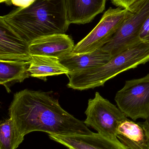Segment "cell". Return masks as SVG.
<instances>
[{"mask_svg":"<svg viewBox=\"0 0 149 149\" xmlns=\"http://www.w3.org/2000/svg\"><path fill=\"white\" fill-rule=\"evenodd\" d=\"M24 139L16 129L11 118L1 123L0 149H16Z\"/></svg>","mask_w":149,"mask_h":149,"instance_id":"16","label":"cell"},{"mask_svg":"<svg viewBox=\"0 0 149 149\" xmlns=\"http://www.w3.org/2000/svg\"><path fill=\"white\" fill-rule=\"evenodd\" d=\"M139 38L142 42L149 43V16L142 27Z\"/></svg>","mask_w":149,"mask_h":149,"instance_id":"17","label":"cell"},{"mask_svg":"<svg viewBox=\"0 0 149 149\" xmlns=\"http://www.w3.org/2000/svg\"><path fill=\"white\" fill-rule=\"evenodd\" d=\"M29 45L0 21V60L29 62Z\"/></svg>","mask_w":149,"mask_h":149,"instance_id":"10","label":"cell"},{"mask_svg":"<svg viewBox=\"0 0 149 149\" xmlns=\"http://www.w3.org/2000/svg\"><path fill=\"white\" fill-rule=\"evenodd\" d=\"M0 21L29 44L43 37L65 34L70 24L65 0H35L1 16Z\"/></svg>","mask_w":149,"mask_h":149,"instance_id":"2","label":"cell"},{"mask_svg":"<svg viewBox=\"0 0 149 149\" xmlns=\"http://www.w3.org/2000/svg\"><path fill=\"white\" fill-rule=\"evenodd\" d=\"M74 42L66 34H55L38 38L29 45L32 56H47L59 58L71 53Z\"/></svg>","mask_w":149,"mask_h":149,"instance_id":"9","label":"cell"},{"mask_svg":"<svg viewBox=\"0 0 149 149\" xmlns=\"http://www.w3.org/2000/svg\"><path fill=\"white\" fill-rule=\"evenodd\" d=\"M11 0H0V3H5L6 4L8 5H9L10 2Z\"/></svg>","mask_w":149,"mask_h":149,"instance_id":"21","label":"cell"},{"mask_svg":"<svg viewBox=\"0 0 149 149\" xmlns=\"http://www.w3.org/2000/svg\"><path fill=\"white\" fill-rule=\"evenodd\" d=\"M69 24H84L92 22L105 9L106 0H65Z\"/></svg>","mask_w":149,"mask_h":149,"instance_id":"11","label":"cell"},{"mask_svg":"<svg viewBox=\"0 0 149 149\" xmlns=\"http://www.w3.org/2000/svg\"><path fill=\"white\" fill-rule=\"evenodd\" d=\"M128 9L132 15L102 47L112 57L141 42L139 36L143 23L149 16V0H138Z\"/></svg>","mask_w":149,"mask_h":149,"instance_id":"4","label":"cell"},{"mask_svg":"<svg viewBox=\"0 0 149 149\" xmlns=\"http://www.w3.org/2000/svg\"><path fill=\"white\" fill-rule=\"evenodd\" d=\"M51 140L69 149H129L117 137L92 133L88 135L68 136L49 134Z\"/></svg>","mask_w":149,"mask_h":149,"instance_id":"8","label":"cell"},{"mask_svg":"<svg viewBox=\"0 0 149 149\" xmlns=\"http://www.w3.org/2000/svg\"><path fill=\"white\" fill-rule=\"evenodd\" d=\"M116 137L129 149H148L145 133L139 123L128 119L119 125Z\"/></svg>","mask_w":149,"mask_h":149,"instance_id":"15","label":"cell"},{"mask_svg":"<svg viewBox=\"0 0 149 149\" xmlns=\"http://www.w3.org/2000/svg\"><path fill=\"white\" fill-rule=\"evenodd\" d=\"M139 124L142 127L145 133L147 142L148 149H149V118L147 119L145 122L143 123H140Z\"/></svg>","mask_w":149,"mask_h":149,"instance_id":"20","label":"cell"},{"mask_svg":"<svg viewBox=\"0 0 149 149\" xmlns=\"http://www.w3.org/2000/svg\"><path fill=\"white\" fill-rule=\"evenodd\" d=\"M132 13L120 7L109 8L95 28L74 46L71 53L85 54L94 51L106 44L123 22Z\"/></svg>","mask_w":149,"mask_h":149,"instance_id":"5","label":"cell"},{"mask_svg":"<svg viewBox=\"0 0 149 149\" xmlns=\"http://www.w3.org/2000/svg\"><path fill=\"white\" fill-rule=\"evenodd\" d=\"M8 113L16 129L24 136L35 131L60 136L93 133L47 92L25 89L15 93Z\"/></svg>","mask_w":149,"mask_h":149,"instance_id":"1","label":"cell"},{"mask_svg":"<svg viewBox=\"0 0 149 149\" xmlns=\"http://www.w3.org/2000/svg\"><path fill=\"white\" fill-rule=\"evenodd\" d=\"M111 2L116 7H120L123 9L129 8L138 0H110Z\"/></svg>","mask_w":149,"mask_h":149,"instance_id":"18","label":"cell"},{"mask_svg":"<svg viewBox=\"0 0 149 149\" xmlns=\"http://www.w3.org/2000/svg\"><path fill=\"white\" fill-rule=\"evenodd\" d=\"M86 119L84 122L87 127L98 133L111 137H117V130L127 117L116 106L96 92L93 99L89 100L85 112Z\"/></svg>","mask_w":149,"mask_h":149,"instance_id":"6","label":"cell"},{"mask_svg":"<svg viewBox=\"0 0 149 149\" xmlns=\"http://www.w3.org/2000/svg\"><path fill=\"white\" fill-rule=\"evenodd\" d=\"M29 72L31 77L46 81L47 77L60 74L68 75L70 71L57 58L34 55L29 61Z\"/></svg>","mask_w":149,"mask_h":149,"instance_id":"13","label":"cell"},{"mask_svg":"<svg viewBox=\"0 0 149 149\" xmlns=\"http://www.w3.org/2000/svg\"><path fill=\"white\" fill-rule=\"evenodd\" d=\"M115 100L127 117L136 121L149 118V74L140 79L126 81L117 92Z\"/></svg>","mask_w":149,"mask_h":149,"instance_id":"7","label":"cell"},{"mask_svg":"<svg viewBox=\"0 0 149 149\" xmlns=\"http://www.w3.org/2000/svg\"><path fill=\"white\" fill-rule=\"evenodd\" d=\"M149 62V43L141 41L112 57L102 66L68 74L67 87L82 91L103 86L120 73Z\"/></svg>","mask_w":149,"mask_h":149,"instance_id":"3","label":"cell"},{"mask_svg":"<svg viewBox=\"0 0 149 149\" xmlns=\"http://www.w3.org/2000/svg\"><path fill=\"white\" fill-rule=\"evenodd\" d=\"M35 0H11L9 5L14 4L19 8H25L30 5Z\"/></svg>","mask_w":149,"mask_h":149,"instance_id":"19","label":"cell"},{"mask_svg":"<svg viewBox=\"0 0 149 149\" xmlns=\"http://www.w3.org/2000/svg\"><path fill=\"white\" fill-rule=\"evenodd\" d=\"M112 58V56L101 47L89 53H71L59 60L68 69L70 74L102 66L110 61Z\"/></svg>","mask_w":149,"mask_h":149,"instance_id":"12","label":"cell"},{"mask_svg":"<svg viewBox=\"0 0 149 149\" xmlns=\"http://www.w3.org/2000/svg\"><path fill=\"white\" fill-rule=\"evenodd\" d=\"M29 62L0 60V84L8 93L16 83L23 82L30 77L29 72Z\"/></svg>","mask_w":149,"mask_h":149,"instance_id":"14","label":"cell"}]
</instances>
